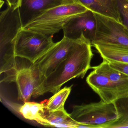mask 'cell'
<instances>
[{"label": "cell", "instance_id": "1", "mask_svg": "<svg viewBox=\"0 0 128 128\" xmlns=\"http://www.w3.org/2000/svg\"><path fill=\"white\" fill-rule=\"evenodd\" d=\"M92 44L83 34L77 40L72 48L54 71L41 82L33 97L47 92L54 94L65 83L72 78H84L93 57Z\"/></svg>", "mask_w": 128, "mask_h": 128}, {"label": "cell", "instance_id": "2", "mask_svg": "<svg viewBox=\"0 0 128 128\" xmlns=\"http://www.w3.org/2000/svg\"><path fill=\"white\" fill-rule=\"evenodd\" d=\"M88 10L76 2L60 5L47 10L23 29L53 36L70 19Z\"/></svg>", "mask_w": 128, "mask_h": 128}, {"label": "cell", "instance_id": "3", "mask_svg": "<svg viewBox=\"0 0 128 128\" xmlns=\"http://www.w3.org/2000/svg\"><path fill=\"white\" fill-rule=\"evenodd\" d=\"M53 36L22 28L16 37L10 59L21 58L33 63L54 44Z\"/></svg>", "mask_w": 128, "mask_h": 128}, {"label": "cell", "instance_id": "4", "mask_svg": "<svg viewBox=\"0 0 128 128\" xmlns=\"http://www.w3.org/2000/svg\"><path fill=\"white\" fill-rule=\"evenodd\" d=\"M70 115L78 123L95 126L96 128H102L103 125L119 117L114 102L107 103L102 100L74 106Z\"/></svg>", "mask_w": 128, "mask_h": 128}, {"label": "cell", "instance_id": "5", "mask_svg": "<svg viewBox=\"0 0 128 128\" xmlns=\"http://www.w3.org/2000/svg\"><path fill=\"white\" fill-rule=\"evenodd\" d=\"M77 40L64 36L36 62L31 63L30 68L36 80V90L41 82L52 74L66 57Z\"/></svg>", "mask_w": 128, "mask_h": 128}, {"label": "cell", "instance_id": "6", "mask_svg": "<svg viewBox=\"0 0 128 128\" xmlns=\"http://www.w3.org/2000/svg\"><path fill=\"white\" fill-rule=\"evenodd\" d=\"M96 29L94 44H114L128 47V28L113 18L94 13Z\"/></svg>", "mask_w": 128, "mask_h": 128}, {"label": "cell", "instance_id": "7", "mask_svg": "<svg viewBox=\"0 0 128 128\" xmlns=\"http://www.w3.org/2000/svg\"><path fill=\"white\" fill-rule=\"evenodd\" d=\"M8 6L0 13V48L1 55L11 58L16 37L22 29L18 8Z\"/></svg>", "mask_w": 128, "mask_h": 128}, {"label": "cell", "instance_id": "8", "mask_svg": "<svg viewBox=\"0 0 128 128\" xmlns=\"http://www.w3.org/2000/svg\"><path fill=\"white\" fill-rule=\"evenodd\" d=\"M86 82L104 102H114L128 96V78L121 82H114L93 70L87 77Z\"/></svg>", "mask_w": 128, "mask_h": 128}, {"label": "cell", "instance_id": "9", "mask_svg": "<svg viewBox=\"0 0 128 128\" xmlns=\"http://www.w3.org/2000/svg\"><path fill=\"white\" fill-rule=\"evenodd\" d=\"M96 26L94 12L88 10L72 18L64 25L62 29L64 36L76 40L83 34L91 43L95 36Z\"/></svg>", "mask_w": 128, "mask_h": 128}, {"label": "cell", "instance_id": "10", "mask_svg": "<svg viewBox=\"0 0 128 128\" xmlns=\"http://www.w3.org/2000/svg\"><path fill=\"white\" fill-rule=\"evenodd\" d=\"M73 2L72 0H21L18 9L22 28L47 10Z\"/></svg>", "mask_w": 128, "mask_h": 128}, {"label": "cell", "instance_id": "11", "mask_svg": "<svg viewBox=\"0 0 128 128\" xmlns=\"http://www.w3.org/2000/svg\"><path fill=\"white\" fill-rule=\"evenodd\" d=\"M12 81L17 84L18 99L24 103L30 102L36 88V80L30 67L16 69Z\"/></svg>", "mask_w": 128, "mask_h": 128}, {"label": "cell", "instance_id": "12", "mask_svg": "<svg viewBox=\"0 0 128 128\" xmlns=\"http://www.w3.org/2000/svg\"><path fill=\"white\" fill-rule=\"evenodd\" d=\"M94 13L113 18L122 23L117 0H72Z\"/></svg>", "mask_w": 128, "mask_h": 128}, {"label": "cell", "instance_id": "13", "mask_svg": "<svg viewBox=\"0 0 128 128\" xmlns=\"http://www.w3.org/2000/svg\"><path fill=\"white\" fill-rule=\"evenodd\" d=\"M103 60L128 63V47L114 44H94Z\"/></svg>", "mask_w": 128, "mask_h": 128}, {"label": "cell", "instance_id": "14", "mask_svg": "<svg viewBox=\"0 0 128 128\" xmlns=\"http://www.w3.org/2000/svg\"><path fill=\"white\" fill-rule=\"evenodd\" d=\"M19 111L26 119L35 120L43 126H48V122L46 117L44 103L26 102L20 107Z\"/></svg>", "mask_w": 128, "mask_h": 128}, {"label": "cell", "instance_id": "15", "mask_svg": "<svg viewBox=\"0 0 128 128\" xmlns=\"http://www.w3.org/2000/svg\"><path fill=\"white\" fill-rule=\"evenodd\" d=\"M46 117L48 122V126L59 128H77L78 123L70 117L65 109L46 112Z\"/></svg>", "mask_w": 128, "mask_h": 128}, {"label": "cell", "instance_id": "16", "mask_svg": "<svg viewBox=\"0 0 128 128\" xmlns=\"http://www.w3.org/2000/svg\"><path fill=\"white\" fill-rule=\"evenodd\" d=\"M114 103L118 118L104 124L102 128H128V96L118 100Z\"/></svg>", "mask_w": 128, "mask_h": 128}, {"label": "cell", "instance_id": "17", "mask_svg": "<svg viewBox=\"0 0 128 128\" xmlns=\"http://www.w3.org/2000/svg\"><path fill=\"white\" fill-rule=\"evenodd\" d=\"M72 86L65 87L60 90L45 103L46 110L48 112H53L64 110V104L69 96Z\"/></svg>", "mask_w": 128, "mask_h": 128}, {"label": "cell", "instance_id": "18", "mask_svg": "<svg viewBox=\"0 0 128 128\" xmlns=\"http://www.w3.org/2000/svg\"><path fill=\"white\" fill-rule=\"evenodd\" d=\"M91 69L114 82H121L128 78V75L112 68L109 62L105 60H103L102 62L98 66H92Z\"/></svg>", "mask_w": 128, "mask_h": 128}, {"label": "cell", "instance_id": "19", "mask_svg": "<svg viewBox=\"0 0 128 128\" xmlns=\"http://www.w3.org/2000/svg\"><path fill=\"white\" fill-rule=\"evenodd\" d=\"M122 23L128 28V3L126 0H117Z\"/></svg>", "mask_w": 128, "mask_h": 128}, {"label": "cell", "instance_id": "20", "mask_svg": "<svg viewBox=\"0 0 128 128\" xmlns=\"http://www.w3.org/2000/svg\"><path fill=\"white\" fill-rule=\"evenodd\" d=\"M108 62L112 68L128 75V63L114 61Z\"/></svg>", "mask_w": 128, "mask_h": 128}, {"label": "cell", "instance_id": "21", "mask_svg": "<svg viewBox=\"0 0 128 128\" xmlns=\"http://www.w3.org/2000/svg\"><path fill=\"white\" fill-rule=\"evenodd\" d=\"M7 5L14 9L18 8L20 3L21 0H6Z\"/></svg>", "mask_w": 128, "mask_h": 128}, {"label": "cell", "instance_id": "22", "mask_svg": "<svg viewBox=\"0 0 128 128\" xmlns=\"http://www.w3.org/2000/svg\"><path fill=\"white\" fill-rule=\"evenodd\" d=\"M4 2L3 1H2V0H0V8L2 7V6L3 5H4Z\"/></svg>", "mask_w": 128, "mask_h": 128}, {"label": "cell", "instance_id": "23", "mask_svg": "<svg viewBox=\"0 0 128 128\" xmlns=\"http://www.w3.org/2000/svg\"><path fill=\"white\" fill-rule=\"evenodd\" d=\"M126 2H128V0H126Z\"/></svg>", "mask_w": 128, "mask_h": 128}]
</instances>
